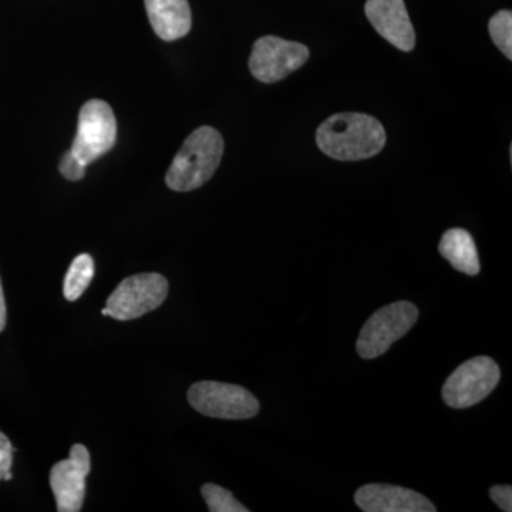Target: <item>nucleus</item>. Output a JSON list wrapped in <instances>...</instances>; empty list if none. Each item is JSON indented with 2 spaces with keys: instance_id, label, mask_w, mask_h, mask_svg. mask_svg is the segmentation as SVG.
<instances>
[{
  "instance_id": "obj_20",
  "label": "nucleus",
  "mask_w": 512,
  "mask_h": 512,
  "mask_svg": "<svg viewBox=\"0 0 512 512\" xmlns=\"http://www.w3.org/2000/svg\"><path fill=\"white\" fill-rule=\"evenodd\" d=\"M6 326V303L3 295L2 282H0V332H3Z\"/></svg>"
},
{
  "instance_id": "obj_4",
  "label": "nucleus",
  "mask_w": 512,
  "mask_h": 512,
  "mask_svg": "<svg viewBox=\"0 0 512 512\" xmlns=\"http://www.w3.org/2000/svg\"><path fill=\"white\" fill-rule=\"evenodd\" d=\"M187 397L192 409L212 419L245 420L259 413L254 394L237 384L205 380L192 384Z\"/></svg>"
},
{
  "instance_id": "obj_14",
  "label": "nucleus",
  "mask_w": 512,
  "mask_h": 512,
  "mask_svg": "<svg viewBox=\"0 0 512 512\" xmlns=\"http://www.w3.org/2000/svg\"><path fill=\"white\" fill-rule=\"evenodd\" d=\"M94 261L89 254L76 256L66 278H64L63 292L67 301L74 302L89 288L94 278Z\"/></svg>"
},
{
  "instance_id": "obj_11",
  "label": "nucleus",
  "mask_w": 512,
  "mask_h": 512,
  "mask_svg": "<svg viewBox=\"0 0 512 512\" xmlns=\"http://www.w3.org/2000/svg\"><path fill=\"white\" fill-rule=\"evenodd\" d=\"M365 12L373 28L387 42L403 52H412L416 33L404 0H367Z\"/></svg>"
},
{
  "instance_id": "obj_7",
  "label": "nucleus",
  "mask_w": 512,
  "mask_h": 512,
  "mask_svg": "<svg viewBox=\"0 0 512 512\" xmlns=\"http://www.w3.org/2000/svg\"><path fill=\"white\" fill-rule=\"evenodd\" d=\"M117 140V121L106 101L90 100L82 107L72 151L83 164L89 165L109 153Z\"/></svg>"
},
{
  "instance_id": "obj_12",
  "label": "nucleus",
  "mask_w": 512,
  "mask_h": 512,
  "mask_svg": "<svg viewBox=\"0 0 512 512\" xmlns=\"http://www.w3.org/2000/svg\"><path fill=\"white\" fill-rule=\"evenodd\" d=\"M154 32L165 42L181 39L190 33L192 18L188 0H144Z\"/></svg>"
},
{
  "instance_id": "obj_19",
  "label": "nucleus",
  "mask_w": 512,
  "mask_h": 512,
  "mask_svg": "<svg viewBox=\"0 0 512 512\" xmlns=\"http://www.w3.org/2000/svg\"><path fill=\"white\" fill-rule=\"evenodd\" d=\"M490 497L491 500L501 508V510L505 512L512 511L511 485H494L490 490Z\"/></svg>"
},
{
  "instance_id": "obj_9",
  "label": "nucleus",
  "mask_w": 512,
  "mask_h": 512,
  "mask_svg": "<svg viewBox=\"0 0 512 512\" xmlns=\"http://www.w3.org/2000/svg\"><path fill=\"white\" fill-rule=\"evenodd\" d=\"M90 473V453L83 444L70 448L69 458L50 470V488L56 498L57 511L79 512L86 494V477Z\"/></svg>"
},
{
  "instance_id": "obj_8",
  "label": "nucleus",
  "mask_w": 512,
  "mask_h": 512,
  "mask_svg": "<svg viewBox=\"0 0 512 512\" xmlns=\"http://www.w3.org/2000/svg\"><path fill=\"white\" fill-rule=\"evenodd\" d=\"M308 47L276 36L256 40L249 57V70L262 83H276L301 69L308 62Z\"/></svg>"
},
{
  "instance_id": "obj_13",
  "label": "nucleus",
  "mask_w": 512,
  "mask_h": 512,
  "mask_svg": "<svg viewBox=\"0 0 512 512\" xmlns=\"http://www.w3.org/2000/svg\"><path fill=\"white\" fill-rule=\"evenodd\" d=\"M439 251L457 271L468 276L480 274L481 265L477 247L466 229H448L441 238Z\"/></svg>"
},
{
  "instance_id": "obj_1",
  "label": "nucleus",
  "mask_w": 512,
  "mask_h": 512,
  "mask_svg": "<svg viewBox=\"0 0 512 512\" xmlns=\"http://www.w3.org/2000/svg\"><path fill=\"white\" fill-rule=\"evenodd\" d=\"M316 143L322 153L335 160H366L386 146V131L369 114L339 113L320 124Z\"/></svg>"
},
{
  "instance_id": "obj_3",
  "label": "nucleus",
  "mask_w": 512,
  "mask_h": 512,
  "mask_svg": "<svg viewBox=\"0 0 512 512\" xmlns=\"http://www.w3.org/2000/svg\"><path fill=\"white\" fill-rule=\"evenodd\" d=\"M419 319V309L412 302L390 303L373 313L360 330L356 350L362 359L384 355L394 342L402 339Z\"/></svg>"
},
{
  "instance_id": "obj_16",
  "label": "nucleus",
  "mask_w": 512,
  "mask_h": 512,
  "mask_svg": "<svg viewBox=\"0 0 512 512\" xmlns=\"http://www.w3.org/2000/svg\"><path fill=\"white\" fill-rule=\"evenodd\" d=\"M491 39L494 45L512 59V13L511 10H500L495 13L488 23Z\"/></svg>"
},
{
  "instance_id": "obj_17",
  "label": "nucleus",
  "mask_w": 512,
  "mask_h": 512,
  "mask_svg": "<svg viewBox=\"0 0 512 512\" xmlns=\"http://www.w3.org/2000/svg\"><path fill=\"white\" fill-rule=\"evenodd\" d=\"M86 164H83L82 161L79 160L72 150L67 151L64 154L62 161L59 164L60 173H62L63 177L69 181H79L84 178V174H86Z\"/></svg>"
},
{
  "instance_id": "obj_10",
  "label": "nucleus",
  "mask_w": 512,
  "mask_h": 512,
  "mask_svg": "<svg viewBox=\"0 0 512 512\" xmlns=\"http://www.w3.org/2000/svg\"><path fill=\"white\" fill-rule=\"evenodd\" d=\"M355 503L365 512H436L429 498L409 488L367 484L356 491Z\"/></svg>"
},
{
  "instance_id": "obj_18",
  "label": "nucleus",
  "mask_w": 512,
  "mask_h": 512,
  "mask_svg": "<svg viewBox=\"0 0 512 512\" xmlns=\"http://www.w3.org/2000/svg\"><path fill=\"white\" fill-rule=\"evenodd\" d=\"M15 451L16 448H13L8 437L0 431V481L12 480L13 474L10 470H12Z\"/></svg>"
},
{
  "instance_id": "obj_6",
  "label": "nucleus",
  "mask_w": 512,
  "mask_h": 512,
  "mask_svg": "<svg viewBox=\"0 0 512 512\" xmlns=\"http://www.w3.org/2000/svg\"><path fill=\"white\" fill-rule=\"evenodd\" d=\"M501 379L500 367L488 356L467 360L454 370L443 386V399L447 406L466 409L483 402Z\"/></svg>"
},
{
  "instance_id": "obj_2",
  "label": "nucleus",
  "mask_w": 512,
  "mask_h": 512,
  "mask_svg": "<svg viewBox=\"0 0 512 512\" xmlns=\"http://www.w3.org/2000/svg\"><path fill=\"white\" fill-rule=\"evenodd\" d=\"M222 154L224 140L220 131L210 126L197 128L174 157L165 175V183L178 192L197 190L211 180L220 167Z\"/></svg>"
},
{
  "instance_id": "obj_15",
  "label": "nucleus",
  "mask_w": 512,
  "mask_h": 512,
  "mask_svg": "<svg viewBox=\"0 0 512 512\" xmlns=\"http://www.w3.org/2000/svg\"><path fill=\"white\" fill-rule=\"evenodd\" d=\"M202 497L211 512H248L239 501L235 500L231 491L225 490L217 484H204L201 488Z\"/></svg>"
},
{
  "instance_id": "obj_5",
  "label": "nucleus",
  "mask_w": 512,
  "mask_h": 512,
  "mask_svg": "<svg viewBox=\"0 0 512 512\" xmlns=\"http://www.w3.org/2000/svg\"><path fill=\"white\" fill-rule=\"evenodd\" d=\"M168 295V282L160 274L128 276L107 299L103 316L117 320H133L163 305Z\"/></svg>"
}]
</instances>
